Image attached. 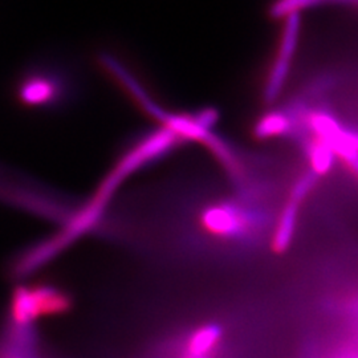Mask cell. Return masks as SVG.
I'll list each match as a JSON object with an SVG mask.
<instances>
[{
    "label": "cell",
    "mask_w": 358,
    "mask_h": 358,
    "mask_svg": "<svg viewBox=\"0 0 358 358\" xmlns=\"http://www.w3.org/2000/svg\"><path fill=\"white\" fill-rule=\"evenodd\" d=\"M62 84L48 75L28 77L20 85L19 96L23 103L32 106H44L57 103L62 97Z\"/></svg>",
    "instance_id": "8992f818"
},
{
    "label": "cell",
    "mask_w": 358,
    "mask_h": 358,
    "mask_svg": "<svg viewBox=\"0 0 358 358\" xmlns=\"http://www.w3.org/2000/svg\"><path fill=\"white\" fill-rule=\"evenodd\" d=\"M297 215H299V205L289 201L282 208V215L279 217L276 230L272 236V248L276 252L287 251L288 247L292 243Z\"/></svg>",
    "instance_id": "52a82bcc"
},
{
    "label": "cell",
    "mask_w": 358,
    "mask_h": 358,
    "mask_svg": "<svg viewBox=\"0 0 358 358\" xmlns=\"http://www.w3.org/2000/svg\"><path fill=\"white\" fill-rule=\"evenodd\" d=\"M71 307L69 297L55 287H22L13 294V324H34L35 321L66 312Z\"/></svg>",
    "instance_id": "7a4b0ae2"
},
{
    "label": "cell",
    "mask_w": 358,
    "mask_h": 358,
    "mask_svg": "<svg viewBox=\"0 0 358 358\" xmlns=\"http://www.w3.org/2000/svg\"><path fill=\"white\" fill-rule=\"evenodd\" d=\"M308 157L310 162V170L319 177L332 170L336 155L331 146L320 140H313L308 145Z\"/></svg>",
    "instance_id": "9c48e42d"
},
{
    "label": "cell",
    "mask_w": 358,
    "mask_h": 358,
    "mask_svg": "<svg viewBox=\"0 0 358 358\" xmlns=\"http://www.w3.org/2000/svg\"><path fill=\"white\" fill-rule=\"evenodd\" d=\"M292 122L285 112H269L263 115L255 127V136L260 140L282 137L291 131Z\"/></svg>",
    "instance_id": "ba28073f"
},
{
    "label": "cell",
    "mask_w": 358,
    "mask_h": 358,
    "mask_svg": "<svg viewBox=\"0 0 358 358\" xmlns=\"http://www.w3.org/2000/svg\"><path fill=\"white\" fill-rule=\"evenodd\" d=\"M325 3L322 1H316V0H289V1H280L276 3L271 7L269 15L273 19H287L288 16L292 15H301V13L307 11L309 8H315V7H321Z\"/></svg>",
    "instance_id": "30bf717a"
},
{
    "label": "cell",
    "mask_w": 358,
    "mask_h": 358,
    "mask_svg": "<svg viewBox=\"0 0 358 358\" xmlns=\"http://www.w3.org/2000/svg\"><path fill=\"white\" fill-rule=\"evenodd\" d=\"M164 344L155 358H229L227 332L215 321L202 322L178 333Z\"/></svg>",
    "instance_id": "6da1fadb"
},
{
    "label": "cell",
    "mask_w": 358,
    "mask_h": 358,
    "mask_svg": "<svg viewBox=\"0 0 358 358\" xmlns=\"http://www.w3.org/2000/svg\"><path fill=\"white\" fill-rule=\"evenodd\" d=\"M260 222L256 211L234 201L211 206L202 215V224L207 232L224 241L243 239L254 229H259Z\"/></svg>",
    "instance_id": "3957f363"
},
{
    "label": "cell",
    "mask_w": 358,
    "mask_h": 358,
    "mask_svg": "<svg viewBox=\"0 0 358 358\" xmlns=\"http://www.w3.org/2000/svg\"><path fill=\"white\" fill-rule=\"evenodd\" d=\"M300 27H301V15H292L284 19L280 48H279L278 57L271 68L266 90H264L266 103L276 101L287 83L289 69H291V63L299 44Z\"/></svg>",
    "instance_id": "277c9868"
},
{
    "label": "cell",
    "mask_w": 358,
    "mask_h": 358,
    "mask_svg": "<svg viewBox=\"0 0 358 358\" xmlns=\"http://www.w3.org/2000/svg\"><path fill=\"white\" fill-rule=\"evenodd\" d=\"M345 136L349 142L358 150V133L350 131V130H345Z\"/></svg>",
    "instance_id": "7c38bea8"
},
{
    "label": "cell",
    "mask_w": 358,
    "mask_h": 358,
    "mask_svg": "<svg viewBox=\"0 0 358 358\" xmlns=\"http://www.w3.org/2000/svg\"><path fill=\"white\" fill-rule=\"evenodd\" d=\"M303 358H358V337L320 328L309 340Z\"/></svg>",
    "instance_id": "5b68a950"
},
{
    "label": "cell",
    "mask_w": 358,
    "mask_h": 358,
    "mask_svg": "<svg viewBox=\"0 0 358 358\" xmlns=\"http://www.w3.org/2000/svg\"><path fill=\"white\" fill-rule=\"evenodd\" d=\"M319 178L320 177L309 169L300 178L296 180V183L292 187V192H291L289 201L294 202L296 205L300 206V203L309 195V192L315 189Z\"/></svg>",
    "instance_id": "8fae6325"
}]
</instances>
